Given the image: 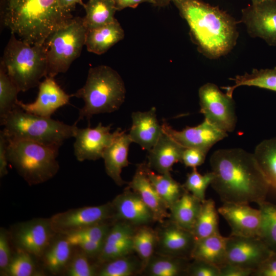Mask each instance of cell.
<instances>
[{
	"mask_svg": "<svg viewBox=\"0 0 276 276\" xmlns=\"http://www.w3.org/2000/svg\"><path fill=\"white\" fill-rule=\"evenodd\" d=\"M211 184L223 203L257 204L270 188L253 153L240 148L221 149L210 157Z\"/></svg>",
	"mask_w": 276,
	"mask_h": 276,
	"instance_id": "6da1fadb",
	"label": "cell"
},
{
	"mask_svg": "<svg viewBox=\"0 0 276 276\" xmlns=\"http://www.w3.org/2000/svg\"><path fill=\"white\" fill-rule=\"evenodd\" d=\"M187 22L199 52L210 59L228 54L239 37L236 19L226 11L202 0H172Z\"/></svg>",
	"mask_w": 276,
	"mask_h": 276,
	"instance_id": "7a4b0ae2",
	"label": "cell"
},
{
	"mask_svg": "<svg viewBox=\"0 0 276 276\" xmlns=\"http://www.w3.org/2000/svg\"><path fill=\"white\" fill-rule=\"evenodd\" d=\"M73 18L58 0H1L3 25L31 45L44 43Z\"/></svg>",
	"mask_w": 276,
	"mask_h": 276,
	"instance_id": "3957f363",
	"label": "cell"
},
{
	"mask_svg": "<svg viewBox=\"0 0 276 276\" xmlns=\"http://www.w3.org/2000/svg\"><path fill=\"white\" fill-rule=\"evenodd\" d=\"M125 95L124 82L116 70L105 65L91 67L84 85L71 95L84 102L75 123L84 119L89 121L95 114L118 110L124 102Z\"/></svg>",
	"mask_w": 276,
	"mask_h": 276,
	"instance_id": "277c9868",
	"label": "cell"
},
{
	"mask_svg": "<svg viewBox=\"0 0 276 276\" xmlns=\"http://www.w3.org/2000/svg\"><path fill=\"white\" fill-rule=\"evenodd\" d=\"M8 139L27 140L47 146L60 147L67 139L74 137L77 124L62 122L27 112L19 107L0 122Z\"/></svg>",
	"mask_w": 276,
	"mask_h": 276,
	"instance_id": "5b68a950",
	"label": "cell"
},
{
	"mask_svg": "<svg viewBox=\"0 0 276 276\" xmlns=\"http://www.w3.org/2000/svg\"><path fill=\"white\" fill-rule=\"evenodd\" d=\"M1 64L20 91L38 86L40 79L47 76L45 43L31 45L11 33Z\"/></svg>",
	"mask_w": 276,
	"mask_h": 276,
	"instance_id": "8992f818",
	"label": "cell"
},
{
	"mask_svg": "<svg viewBox=\"0 0 276 276\" xmlns=\"http://www.w3.org/2000/svg\"><path fill=\"white\" fill-rule=\"evenodd\" d=\"M8 140V162L28 184L41 183L55 176L59 169V147L27 140Z\"/></svg>",
	"mask_w": 276,
	"mask_h": 276,
	"instance_id": "52a82bcc",
	"label": "cell"
},
{
	"mask_svg": "<svg viewBox=\"0 0 276 276\" xmlns=\"http://www.w3.org/2000/svg\"><path fill=\"white\" fill-rule=\"evenodd\" d=\"M87 29L83 17H73L55 31L47 40V76L65 73L79 57L85 45Z\"/></svg>",
	"mask_w": 276,
	"mask_h": 276,
	"instance_id": "ba28073f",
	"label": "cell"
},
{
	"mask_svg": "<svg viewBox=\"0 0 276 276\" xmlns=\"http://www.w3.org/2000/svg\"><path fill=\"white\" fill-rule=\"evenodd\" d=\"M200 112L204 119L226 132L234 130L237 123L233 97L223 93L217 85L206 83L198 90Z\"/></svg>",
	"mask_w": 276,
	"mask_h": 276,
	"instance_id": "9c48e42d",
	"label": "cell"
},
{
	"mask_svg": "<svg viewBox=\"0 0 276 276\" xmlns=\"http://www.w3.org/2000/svg\"><path fill=\"white\" fill-rule=\"evenodd\" d=\"M111 202L98 206H84L54 215L50 221L54 232L65 234L88 226L105 223L113 218Z\"/></svg>",
	"mask_w": 276,
	"mask_h": 276,
	"instance_id": "30bf717a",
	"label": "cell"
},
{
	"mask_svg": "<svg viewBox=\"0 0 276 276\" xmlns=\"http://www.w3.org/2000/svg\"><path fill=\"white\" fill-rule=\"evenodd\" d=\"M239 23L246 27L252 38H260L276 47V0L249 5L241 10Z\"/></svg>",
	"mask_w": 276,
	"mask_h": 276,
	"instance_id": "8fae6325",
	"label": "cell"
},
{
	"mask_svg": "<svg viewBox=\"0 0 276 276\" xmlns=\"http://www.w3.org/2000/svg\"><path fill=\"white\" fill-rule=\"evenodd\" d=\"M111 125L104 126L101 123L94 127L77 128L74 137V154L79 162L96 160L102 158L106 148L122 132L118 128L110 132Z\"/></svg>",
	"mask_w": 276,
	"mask_h": 276,
	"instance_id": "7c38bea8",
	"label": "cell"
},
{
	"mask_svg": "<svg viewBox=\"0 0 276 276\" xmlns=\"http://www.w3.org/2000/svg\"><path fill=\"white\" fill-rule=\"evenodd\" d=\"M273 251L257 236L227 237V262L254 271Z\"/></svg>",
	"mask_w": 276,
	"mask_h": 276,
	"instance_id": "4fadbf2b",
	"label": "cell"
},
{
	"mask_svg": "<svg viewBox=\"0 0 276 276\" xmlns=\"http://www.w3.org/2000/svg\"><path fill=\"white\" fill-rule=\"evenodd\" d=\"M53 233L50 219H35L19 224L14 231V239L19 249L41 256L50 245Z\"/></svg>",
	"mask_w": 276,
	"mask_h": 276,
	"instance_id": "5bb4252c",
	"label": "cell"
},
{
	"mask_svg": "<svg viewBox=\"0 0 276 276\" xmlns=\"http://www.w3.org/2000/svg\"><path fill=\"white\" fill-rule=\"evenodd\" d=\"M163 131L185 148H197L209 152L217 142L227 136V133L206 120L194 126H187L181 131L173 129L167 122L162 125Z\"/></svg>",
	"mask_w": 276,
	"mask_h": 276,
	"instance_id": "9a60e30c",
	"label": "cell"
},
{
	"mask_svg": "<svg viewBox=\"0 0 276 276\" xmlns=\"http://www.w3.org/2000/svg\"><path fill=\"white\" fill-rule=\"evenodd\" d=\"M45 77V79L38 86V93L35 101L31 103H24L19 101L18 105L27 112L51 118L58 108L68 103L72 96L60 87L54 80V77Z\"/></svg>",
	"mask_w": 276,
	"mask_h": 276,
	"instance_id": "2e32d148",
	"label": "cell"
},
{
	"mask_svg": "<svg viewBox=\"0 0 276 276\" xmlns=\"http://www.w3.org/2000/svg\"><path fill=\"white\" fill-rule=\"evenodd\" d=\"M157 233L159 254L191 259L196 239L193 233L172 221L164 224Z\"/></svg>",
	"mask_w": 276,
	"mask_h": 276,
	"instance_id": "e0dca14e",
	"label": "cell"
},
{
	"mask_svg": "<svg viewBox=\"0 0 276 276\" xmlns=\"http://www.w3.org/2000/svg\"><path fill=\"white\" fill-rule=\"evenodd\" d=\"M248 204L223 203L218 209L219 214L231 227V235L259 236L261 222L260 211Z\"/></svg>",
	"mask_w": 276,
	"mask_h": 276,
	"instance_id": "ac0fdd59",
	"label": "cell"
},
{
	"mask_svg": "<svg viewBox=\"0 0 276 276\" xmlns=\"http://www.w3.org/2000/svg\"><path fill=\"white\" fill-rule=\"evenodd\" d=\"M111 203L113 218L118 220L137 227L155 221L151 210L139 194L132 190H127L117 196Z\"/></svg>",
	"mask_w": 276,
	"mask_h": 276,
	"instance_id": "d6986e66",
	"label": "cell"
},
{
	"mask_svg": "<svg viewBox=\"0 0 276 276\" xmlns=\"http://www.w3.org/2000/svg\"><path fill=\"white\" fill-rule=\"evenodd\" d=\"M135 230L134 226L125 221H119L114 224L110 228L97 257L98 262L103 264L132 254Z\"/></svg>",
	"mask_w": 276,
	"mask_h": 276,
	"instance_id": "ffe728a7",
	"label": "cell"
},
{
	"mask_svg": "<svg viewBox=\"0 0 276 276\" xmlns=\"http://www.w3.org/2000/svg\"><path fill=\"white\" fill-rule=\"evenodd\" d=\"M132 125L128 134L132 142L143 150L150 151L163 133L162 126L156 118V109L147 111H136L131 114Z\"/></svg>",
	"mask_w": 276,
	"mask_h": 276,
	"instance_id": "44dd1931",
	"label": "cell"
},
{
	"mask_svg": "<svg viewBox=\"0 0 276 276\" xmlns=\"http://www.w3.org/2000/svg\"><path fill=\"white\" fill-rule=\"evenodd\" d=\"M185 148L164 131L149 151L147 166L160 174L169 173L174 164L181 162Z\"/></svg>",
	"mask_w": 276,
	"mask_h": 276,
	"instance_id": "7402d4cb",
	"label": "cell"
},
{
	"mask_svg": "<svg viewBox=\"0 0 276 276\" xmlns=\"http://www.w3.org/2000/svg\"><path fill=\"white\" fill-rule=\"evenodd\" d=\"M132 142L129 134L122 131L106 148L102 155L107 174L118 186L125 183L121 172L123 168L129 164L128 153Z\"/></svg>",
	"mask_w": 276,
	"mask_h": 276,
	"instance_id": "603a6c76",
	"label": "cell"
},
{
	"mask_svg": "<svg viewBox=\"0 0 276 276\" xmlns=\"http://www.w3.org/2000/svg\"><path fill=\"white\" fill-rule=\"evenodd\" d=\"M129 187L139 194L151 210L155 221L163 223L166 218L169 217V209L149 180L144 170L143 164L138 167L132 180L129 182Z\"/></svg>",
	"mask_w": 276,
	"mask_h": 276,
	"instance_id": "cb8c5ba5",
	"label": "cell"
},
{
	"mask_svg": "<svg viewBox=\"0 0 276 276\" xmlns=\"http://www.w3.org/2000/svg\"><path fill=\"white\" fill-rule=\"evenodd\" d=\"M123 29L117 19L104 26L87 30L85 45L89 52L101 55L122 40Z\"/></svg>",
	"mask_w": 276,
	"mask_h": 276,
	"instance_id": "d4e9b609",
	"label": "cell"
},
{
	"mask_svg": "<svg viewBox=\"0 0 276 276\" xmlns=\"http://www.w3.org/2000/svg\"><path fill=\"white\" fill-rule=\"evenodd\" d=\"M227 240L219 233L196 240L191 259L203 260L220 268L227 263Z\"/></svg>",
	"mask_w": 276,
	"mask_h": 276,
	"instance_id": "484cf974",
	"label": "cell"
},
{
	"mask_svg": "<svg viewBox=\"0 0 276 276\" xmlns=\"http://www.w3.org/2000/svg\"><path fill=\"white\" fill-rule=\"evenodd\" d=\"M201 202L186 191L170 208V220L192 232L200 210Z\"/></svg>",
	"mask_w": 276,
	"mask_h": 276,
	"instance_id": "4316f807",
	"label": "cell"
},
{
	"mask_svg": "<svg viewBox=\"0 0 276 276\" xmlns=\"http://www.w3.org/2000/svg\"><path fill=\"white\" fill-rule=\"evenodd\" d=\"M189 259L158 254L153 255L143 271L150 276H180L187 275Z\"/></svg>",
	"mask_w": 276,
	"mask_h": 276,
	"instance_id": "83f0119b",
	"label": "cell"
},
{
	"mask_svg": "<svg viewBox=\"0 0 276 276\" xmlns=\"http://www.w3.org/2000/svg\"><path fill=\"white\" fill-rule=\"evenodd\" d=\"M143 167L157 193L169 210L187 190L183 185L173 178L170 172L156 174L147 165L143 164Z\"/></svg>",
	"mask_w": 276,
	"mask_h": 276,
	"instance_id": "f1b7e54d",
	"label": "cell"
},
{
	"mask_svg": "<svg viewBox=\"0 0 276 276\" xmlns=\"http://www.w3.org/2000/svg\"><path fill=\"white\" fill-rule=\"evenodd\" d=\"M229 79L234 82V84L222 88L231 97H233L234 90L241 86H256L276 92V66L272 68H254L251 73H245Z\"/></svg>",
	"mask_w": 276,
	"mask_h": 276,
	"instance_id": "f546056e",
	"label": "cell"
},
{
	"mask_svg": "<svg viewBox=\"0 0 276 276\" xmlns=\"http://www.w3.org/2000/svg\"><path fill=\"white\" fill-rule=\"evenodd\" d=\"M86 14L83 17L87 30L113 21L117 11L113 0H88L83 6Z\"/></svg>",
	"mask_w": 276,
	"mask_h": 276,
	"instance_id": "4dcf8cb0",
	"label": "cell"
},
{
	"mask_svg": "<svg viewBox=\"0 0 276 276\" xmlns=\"http://www.w3.org/2000/svg\"><path fill=\"white\" fill-rule=\"evenodd\" d=\"M218 209L213 199H205L192 231L196 240L220 233Z\"/></svg>",
	"mask_w": 276,
	"mask_h": 276,
	"instance_id": "1f68e13d",
	"label": "cell"
},
{
	"mask_svg": "<svg viewBox=\"0 0 276 276\" xmlns=\"http://www.w3.org/2000/svg\"><path fill=\"white\" fill-rule=\"evenodd\" d=\"M253 154L270 187L276 190V137L261 142Z\"/></svg>",
	"mask_w": 276,
	"mask_h": 276,
	"instance_id": "d6a6232c",
	"label": "cell"
},
{
	"mask_svg": "<svg viewBox=\"0 0 276 276\" xmlns=\"http://www.w3.org/2000/svg\"><path fill=\"white\" fill-rule=\"evenodd\" d=\"M98 271L99 276H131L143 270L142 262L131 254L103 263Z\"/></svg>",
	"mask_w": 276,
	"mask_h": 276,
	"instance_id": "836d02e7",
	"label": "cell"
},
{
	"mask_svg": "<svg viewBox=\"0 0 276 276\" xmlns=\"http://www.w3.org/2000/svg\"><path fill=\"white\" fill-rule=\"evenodd\" d=\"M157 240L156 231L147 225L139 226L135 230L132 237L133 251L142 262L144 268L154 255Z\"/></svg>",
	"mask_w": 276,
	"mask_h": 276,
	"instance_id": "e575fe53",
	"label": "cell"
},
{
	"mask_svg": "<svg viewBox=\"0 0 276 276\" xmlns=\"http://www.w3.org/2000/svg\"><path fill=\"white\" fill-rule=\"evenodd\" d=\"M72 246L65 238L49 246L43 255L44 265L51 272L59 273L67 265Z\"/></svg>",
	"mask_w": 276,
	"mask_h": 276,
	"instance_id": "d590c367",
	"label": "cell"
},
{
	"mask_svg": "<svg viewBox=\"0 0 276 276\" xmlns=\"http://www.w3.org/2000/svg\"><path fill=\"white\" fill-rule=\"evenodd\" d=\"M261 216L259 237L276 251V204L264 200L258 204Z\"/></svg>",
	"mask_w": 276,
	"mask_h": 276,
	"instance_id": "8d00e7d4",
	"label": "cell"
},
{
	"mask_svg": "<svg viewBox=\"0 0 276 276\" xmlns=\"http://www.w3.org/2000/svg\"><path fill=\"white\" fill-rule=\"evenodd\" d=\"M20 91L0 65V122L13 110L19 107L17 95Z\"/></svg>",
	"mask_w": 276,
	"mask_h": 276,
	"instance_id": "74e56055",
	"label": "cell"
},
{
	"mask_svg": "<svg viewBox=\"0 0 276 276\" xmlns=\"http://www.w3.org/2000/svg\"><path fill=\"white\" fill-rule=\"evenodd\" d=\"M31 255L23 250L12 257L2 275L8 276H32L35 274V265Z\"/></svg>",
	"mask_w": 276,
	"mask_h": 276,
	"instance_id": "f35d334b",
	"label": "cell"
},
{
	"mask_svg": "<svg viewBox=\"0 0 276 276\" xmlns=\"http://www.w3.org/2000/svg\"><path fill=\"white\" fill-rule=\"evenodd\" d=\"M110 228L106 222L98 224L66 234L65 238L73 246L83 240L104 242Z\"/></svg>",
	"mask_w": 276,
	"mask_h": 276,
	"instance_id": "ab89813d",
	"label": "cell"
},
{
	"mask_svg": "<svg viewBox=\"0 0 276 276\" xmlns=\"http://www.w3.org/2000/svg\"><path fill=\"white\" fill-rule=\"evenodd\" d=\"M213 178L214 174L212 171L202 175L196 168H194L191 172L188 174L183 186L187 191L202 202L205 199L206 190L211 185Z\"/></svg>",
	"mask_w": 276,
	"mask_h": 276,
	"instance_id": "60d3db41",
	"label": "cell"
},
{
	"mask_svg": "<svg viewBox=\"0 0 276 276\" xmlns=\"http://www.w3.org/2000/svg\"><path fill=\"white\" fill-rule=\"evenodd\" d=\"M83 251L74 255L70 261L66 275L68 276H94L97 275L96 269Z\"/></svg>",
	"mask_w": 276,
	"mask_h": 276,
	"instance_id": "b9f144b4",
	"label": "cell"
},
{
	"mask_svg": "<svg viewBox=\"0 0 276 276\" xmlns=\"http://www.w3.org/2000/svg\"><path fill=\"white\" fill-rule=\"evenodd\" d=\"M193 260L190 262L187 270V275L190 276H220V268L208 262Z\"/></svg>",
	"mask_w": 276,
	"mask_h": 276,
	"instance_id": "7bdbcfd3",
	"label": "cell"
},
{
	"mask_svg": "<svg viewBox=\"0 0 276 276\" xmlns=\"http://www.w3.org/2000/svg\"><path fill=\"white\" fill-rule=\"evenodd\" d=\"M208 152L197 148H185L182 155L181 163L187 167L192 168L204 162Z\"/></svg>",
	"mask_w": 276,
	"mask_h": 276,
	"instance_id": "ee69618b",
	"label": "cell"
},
{
	"mask_svg": "<svg viewBox=\"0 0 276 276\" xmlns=\"http://www.w3.org/2000/svg\"><path fill=\"white\" fill-rule=\"evenodd\" d=\"M8 234L3 228L0 230V270L3 274L11 259Z\"/></svg>",
	"mask_w": 276,
	"mask_h": 276,
	"instance_id": "f6af8a7d",
	"label": "cell"
},
{
	"mask_svg": "<svg viewBox=\"0 0 276 276\" xmlns=\"http://www.w3.org/2000/svg\"><path fill=\"white\" fill-rule=\"evenodd\" d=\"M253 276H276V251L271 255L257 268Z\"/></svg>",
	"mask_w": 276,
	"mask_h": 276,
	"instance_id": "bcb514c9",
	"label": "cell"
},
{
	"mask_svg": "<svg viewBox=\"0 0 276 276\" xmlns=\"http://www.w3.org/2000/svg\"><path fill=\"white\" fill-rule=\"evenodd\" d=\"M8 140L3 130L0 131V177H3L8 174Z\"/></svg>",
	"mask_w": 276,
	"mask_h": 276,
	"instance_id": "7dc6e473",
	"label": "cell"
},
{
	"mask_svg": "<svg viewBox=\"0 0 276 276\" xmlns=\"http://www.w3.org/2000/svg\"><path fill=\"white\" fill-rule=\"evenodd\" d=\"M254 270L237 265L226 263L220 267V276H249Z\"/></svg>",
	"mask_w": 276,
	"mask_h": 276,
	"instance_id": "c3c4849f",
	"label": "cell"
},
{
	"mask_svg": "<svg viewBox=\"0 0 276 276\" xmlns=\"http://www.w3.org/2000/svg\"><path fill=\"white\" fill-rule=\"evenodd\" d=\"M103 242L83 240L78 242L75 246L79 247L89 257L98 256L102 248Z\"/></svg>",
	"mask_w": 276,
	"mask_h": 276,
	"instance_id": "681fc988",
	"label": "cell"
},
{
	"mask_svg": "<svg viewBox=\"0 0 276 276\" xmlns=\"http://www.w3.org/2000/svg\"><path fill=\"white\" fill-rule=\"evenodd\" d=\"M117 11H121L127 8H135L144 3L154 4V0H113Z\"/></svg>",
	"mask_w": 276,
	"mask_h": 276,
	"instance_id": "f907efd6",
	"label": "cell"
},
{
	"mask_svg": "<svg viewBox=\"0 0 276 276\" xmlns=\"http://www.w3.org/2000/svg\"><path fill=\"white\" fill-rule=\"evenodd\" d=\"M59 5L63 8L72 11L75 8L76 4L84 5L82 0H58Z\"/></svg>",
	"mask_w": 276,
	"mask_h": 276,
	"instance_id": "816d5d0a",
	"label": "cell"
},
{
	"mask_svg": "<svg viewBox=\"0 0 276 276\" xmlns=\"http://www.w3.org/2000/svg\"><path fill=\"white\" fill-rule=\"evenodd\" d=\"M154 2L153 6L158 7H165L172 2V0H154Z\"/></svg>",
	"mask_w": 276,
	"mask_h": 276,
	"instance_id": "f5cc1de1",
	"label": "cell"
},
{
	"mask_svg": "<svg viewBox=\"0 0 276 276\" xmlns=\"http://www.w3.org/2000/svg\"><path fill=\"white\" fill-rule=\"evenodd\" d=\"M265 1H266V0H251V4H258Z\"/></svg>",
	"mask_w": 276,
	"mask_h": 276,
	"instance_id": "db71d44e",
	"label": "cell"
}]
</instances>
